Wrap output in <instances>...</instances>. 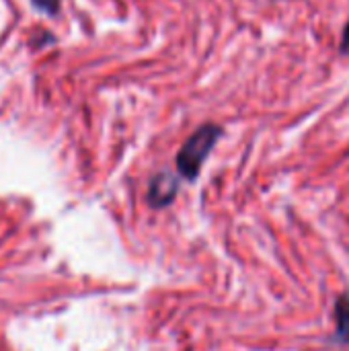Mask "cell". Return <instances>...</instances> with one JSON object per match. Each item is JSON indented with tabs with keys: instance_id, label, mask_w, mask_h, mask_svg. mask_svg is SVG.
<instances>
[{
	"instance_id": "277c9868",
	"label": "cell",
	"mask_w": 349,
	"mask_h": 351,
	"mask_svg": "<svg viewBox=\"0 0 349 351\" xmlns=\"http://www.w3.org/2000/svg\"><path fill=\"white\" fill-rule=\"evenodd\" d=\"M60 4H62V0H31V6H33L37 12L49 14V16L58 14Z\"/></svg>"
},
{
	"instance_id": "3957f363",
	"label": "cell",
	"mask_w": 349,
	"mask_h": 351,
	"mask_svg": "<svg viewBox=\"0 0 349 351\" xmlns=\"http://www.w3.org/2000/svg\"><path fill=\"white\" fill-rule=\"evenodd\" d=\"M335 341L349 343V296H339L335 304Z\"/></svg>"
},
{
	"instance_id": "7a4b0ae2",
	"label": "cell",
	"mask_w": 349,
	"mask_h": 351,
	"mask_svg": "<svg viewBox=\"0 0 349 351\" xmlns=\"http://www.w3.org/2000/svg\"><path fill=\"white\" fill-rule=\"evenodd\" d=\"M177 179L169 173H158L150 179V185H148V204L152 208H165L169 206L175 195H177Z\"/></svg>"
},
{
	"instance_id": "6da1fadb",
	"label": "cell",
	"mask_w": 349,
	"mask_h": 351,
	"mask_svg": "<svg viewBox=\"0 0 349 351\" xmlns=\"http://www.w3.org/2000/svg\"><path fill=\"white\" fill-rule=\"evenodd\" d=\"M220 136H222L220 125L204 123L185 140V144L181 146V150L177 154V171L183 179L195 181L200 177V171H202L206 158L210 156L212 148L220 140Z\"/></svg>"
},
{
	"instance_id": "5b68a950",
	"label": "cell",
	"mask_w": 349,
	"mask_h": 351,
	"mask_svg": "<svg viewBox=\"0 0 349 351\" xmlns=\"http://www.w3.org/2000/svg\"><path fill=\"white\" fill-rule=\"evenodd\" d=\"M341 53H349V23L344 29V35H341Z\"/></svg>"
}]
</instances>
